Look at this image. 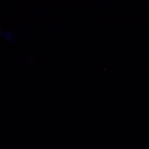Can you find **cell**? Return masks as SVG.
I'll return each instance as SVG.
<instances>
[{
	"label": "cell",
	"mask_w": 149,
	"mask_h": 149,
	"mask_svg": "<svg viewBox=\"0 0 149 149\" xmlns=\"http://www.w3.org/2000/svg\"><path fill=\"white\" fill-rule=\"evenodd\" d=\"M0 37L6 39L8 42H14L15 40V36L13 32L9 30H3L1 28H0Z\"/></svg>",
	"instance_id": "6da1fadb"
}]
</instances>
